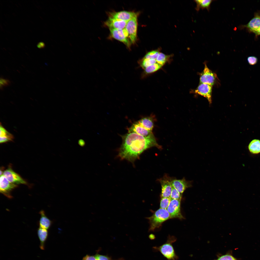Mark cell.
Instances as JSON below:
<instances>
[{"label": "cell", "instance_id": "1", "mask_svg": "<svg viewBox=\"0 0 260 260\" xmlns=\"http://www.w3.org/2000/svg\"><path fill=\"white\" fill-rule=\"evenodd\" d=\"M123 142L118 155L122 159L133 163L141 154L153 147L160 148L154 136L145 137L134 132H130L122 136Z\"/></svg>", "mask_w": 260, "mask_h": 260}, {"label": "cell", "instance_id": "2", "mask_svg": "<svg viewBox=\"0 0 260 260\" xmlns=\"http://www.w3.org/2000/svg\"><path fill=\"white\" fill-rule=\"evenodd\" d=\"M176 237L169 236L165 243L159 246H155L153 249L155 252H159L167 260H177L178 256L176 254L172 244L176 240Z\"/></svg>", "mask_w": 260, "mask_h": 260}, {"label": "cell", "instance_id": "3", "mask_svg": "<svg viewBox=\"0 0 260 260\" xmlns=\"http://www.w3.org/2000/svg\"><path fill=\"white\" fill-rule=\"evenodd\" d=\"M146 218L149 220L150 224L149 230L154 231L160 227L163 222L170 218L167 209L160 208L155 211L151 216Z\"/></svg>", "mask_w": 260, "mask_h": 260}, {"label": "cell", "instance_id": "4", "mask_svg": "<svg viewBox=\"0 0 260 260\" xmlns=\"http://www.w3.org/2000/svg\"><path fill=\"white\" fill-rule=\"evenodd\" d=\"M137 14L127 22L125 28L128 34L131 43L134 44L137 39Z\"/></svg>", "mask_w": 260, "mask_h": 260}, {"label": "cell", "instance_id": "5", "mask_svg": "<svg viewBox=\"0 0 260 260\" xmlns=\"http://www.w3.org/2000/svg\"><path fill=\"white\" fill-rule=\"evenodd\" d=\"M18 186L17 185L9 182L2 175L0 177V192L1 193L9 199L12 198L11 192Z\"/></svg>", "mask_w": 260, "mask_h": 260}, {"label": "cell", "instance_id": "6", "mask_svg": "<svg viewBox=\"0 0 260 260\" xmlns=\"http://www.w3.org/2000/svg\"><path fill=\"white\" fill-rule=\"evenodd\" d=\"M260 28V11L254 13V17L246 24L242 25L239 27V29L246 28L250 33H255Z\"/></svg>", "mask_w": 260, "mask_h": 260}, {"label": "cell", "instance_id": "7", "mask_svg": "<svg viewBox=\"0 0 260 260\" xmlns=\"http://www.w3.org/2000/svg\"><path fill=\"white\" fill-rule=\"evenodd\" d=\"M181 201L180 200L171 199L167 209L169 214L170 218H177L180 219L184 218L181 211Z\"/></svg>", "mask_w": 260, "mask_h": 260}, {"label": "cell", "instance_id": "8", "mask_svg": "<svg viewBox=\"0 0 260 260\" xmlns=\"http://www.w3.org/2000/svg\"><path fill=\"white\" fill-rule=\"evenodd\" d=\"M109 29L113 38L123 42L130 48L131 43L128 39V34L125 28L121 29L109 28Z\"/></svg>", "mask_w": 260, "mask_h": 260}, {"label": "cell", "instance_id": "9", "mask_svg": "<svg viewBox=\"0 0 260 260\" xmlns=\"http://www.w3.org/2000/svg\"><path fill=\"white\" fill-rule=\"evenodd\" d=\"M216 75L205 64L204 68L201 73L200 78L201 83L209 84L212 86L214 84Z\"/></svg>", "mask_w": 260, "mask_h": 260}, {"label": "cell", "instance_id": "10", "mask_svg": "<svg viewBox=\"0 0 260 260\" xmlns=\"http://www.w3.org/2000/svg\"><path fill=\"white\" fill-rule=\"evenodd\" d=\"M3 175L12 183L17 185L26 184V182L10 167L4 171Z\"/></svg>", "mask_w": 260, "mask_h": 260}, {"label": "cell", "instance_id": "11", "mask_svg": "<svg viewBox=\"0 0 260 260\" xmlns=\"http://www.w3.org/2000/svg\"><path fill=\"white\" fill-rule=\"evenodd\" d=\"M171 180L166 177L159 179L162 188L160 195L161 198L170 197L172 187Z\"/></svg>", "mask_w": 260, "mask_h": 260}, {"label": "cell", "instance_id": "12", "mask_svg": "<svg viewBox=\"0 0 260 260\" xmlns=\"http://www.w3.org/2000/svg\"><path fill=\"white\" fill-rule=\"evenodd\" d=\"M212 86L206 84L201 83L195 91V92L206 98L210 104L212 102Z\"/></svg>", "mask_w": 260, "mask_h": 260}, {"label": "cell", "instance_id": "13", "mask_svg": "<svg viewBox=\"0 0 260 260\" xmlns=\"http://www.w3.org/2000/svg\"><path fill=\"white\" fill-rule=\"evenodd\" d=\"M171 182L172 187L182 195L187 188L192 186L191 182L187 181L184 178L181 179L171 180Z\"/></svg>", "mask_w": 260, "mask_h": 260}, {"label": "cell", "instance_id": "14", "mask_svg": "<svg viewBox=\"0 0 260 260\" xmlns=\"http://www.w3.org/2000/svg\"><path fill=\"white\" fill-rule=\"evenodd\" d=\"M134 132L145 137L154 136L152 131L148 130L140 125L137 122L129 129L128 133Z\"/></svg>", "mask_w": 260, "mask_h": 260}, {"label": "cell", "instance_id": "15", "mask_svg": "<svg viewBox=\"0 0 260 260\" xmlns=\"http://www.w3.org/2000/svg\"><path fill=\"white\" fill-rule=\"evenodd\" d=\"M138 14L133 12L123 11L110 13L109 17L127 22Z\"/></svg>", "mask_w": 260, "mask_h": 260}, {"label": "cell", "instance_id": "16", "mask_svg": "<svg viewBox=\"0 0 260 260\" xmlns=\"http://www.w3.org/2000/svg\"><path fill=\"white\" fill-rule=\"evenodd\" d=\"M127 22L124 20L109 17L104 24L109 28L121 29L125 28Z\"/></svg>", "mask_w": 260, "mask_h": 260}, {"label": "cell", "instance_id": "17", "mask_svg": "<svg viewBox=\"0 0 260 260\" xmlns=\"http://www.w3.org/2000/svg\"><path fill=\"white\" fill-rule=\"evenodd\" d=\"M37 234L40 242V248L44 250L45 248V243L48 236L47 229L39 227L37 230Z\"/></svg>", "mask_w": 260, "mask_h": 260}, {"label": "cell", "instance_id": "18", "mask_svg": "<svg viewBox=\"0 0 260 260\" xmlns=\"http://www.w3.org/2000/svg\"><path fill=\"white\" fill-rule=\"evenodd\" d=\"M39 214L40 216L39 222V227L48 229L51 225L52 221L46 216L43 210H41Z\"/></svg>", "mask_w": 260, "mask_h": 260}, {"label": "cell", "instance_id": "19", "mask_svg": "<svg viewBox=\"0 0 260 260\" xmlns=\"http://www.w3.org/2000/svg\"><path fill=\"white\" fill-rule=\"evenodd\" d=\"M0 143H2L10 141L13 139V136L8 132L0 124Z\"/></svg>", "mask_w": 260, "mask_h": 260}, {"label": "cell", "instance_id": "20", "mask_svg": "<svg viewBox=\"0 0 260 260\" xmlns=\"http://www.w3.org/2000/svg\"><path fill=\"white\" fill-rule=\"evenodd\" d=\"M213 1L212 0H194V1L196 4L195 9L197 11H199L200 9L202 10L206 9L209 12L210 9L211 4Z\"/></svg>", "mask_w": 260, "mask_h": 260}, {"label": "cell", "instance_id": "21", "mask_svg": "<svg viewBox=\"0 0 260 260\" xmlns=\"http://www.w3.org/2000/svg\"><path fill=\"white\" fill-rule=\"evenodd\" d=\"M249 152L254 154H258L260 153V140L255 139L252 141L249 144L248 146Z\"/></svg>", "mask_w": 260, "mask_h": 260}, {"label": "cell", "instance_id": "22", "mask_svg": "<svg viewBox=\"0 0 260 260\" xmlns=\"http://www.w3.org/2000/svg\"><path fill=\"white\" fill-rule=\"evenodd\" d=\"M137 122L141 126L146 129L152 131L153 127V123L150 117H145L142 118Z\"/></svg>", "mask_w": 260, "mask_h": 260}, {"label": "cell", "instance_id": "23", "mask_svg": "<svg viewBox=\"0 0 260 260\" xmlns=\"http://www.w3.org/2000/svg\"><path fill=\"white\" fill-rule=\"evenodd\" d=\"M140 66L143 70L152 65L157 63L156 60L143 58L138 62Z\"/></svg>", "mask_w": 260, "mask_h": 260}, {"label": "cell", "instance_id": "24", "mask_svg": "<svg viewBox=\"0 0 260 260\" xmlns=\"http://www.w3.org/2000/svg\"><path fill=\"white\" fill-rule=\"evenodd\" d=\"M157 63L150 66L144 69V73L146 74L154 72L160 69L162 66Z\"/></svg>", "mask_w": 260, "mask_h": 260}, {"label": "cell", "instance_id": "25", "mask_svg": "<svg viewBox=\"0 0 260 260\" xmlns=\"http://www.w3.org/2000/svg\"><path fill=\"white\" fill-rule=\"evenodd\" d=\"M170 56L169 55H166L160 52L158 56L156 59L157 62L158 63L163 65L168 61Z\"/></svg>", "mask_w": 260, "mask_h": 260}, {"label": "cell", "instance_id": "26", "mask_svg": "<svg viewBox=\"0 0 260 260\" xmlns=\"http://www.w3.org/2000/svg\"><path fill=\"white\" fill-rule=\"evenodd\" d=\"M160 52L158 50H152L147 53L143 58L156 60Z\"/></svg>", "mask_w": 260, "mask_h": 260}, {"label": "cell", "instance_id": "27", "mask_svg": "<svg viewBox=\"0 0 260 260\" xmlns=\"http://www.w3.org/2000/svg\"><path fill=\"white\" fill-rule=\"evenodd\" d=\"M171 200L170 197L161 198L160 201V208L167 209Z\"/></svg>", "mask_w": 260, "mask_h": 260}, {"label": "cell", "instance_id": "28", "mask_svg": "<svg viewBox=\"0 0 260 260\" xmlns=\"http://www.w3.org/2000/svg\"><path fill=\"white\" fill-rule=\"evenodd\" d=\"M182 195L175 188L172 187L170 198L171 199L181 200Z\"/></svg>", "mask_w": 260, "mask_h": 260}, {"label": "cell", "instance_id": "29", "mask_svg": "<svg viewBox=\"0 0 260 260\" xmlns=\"http://www.w3.org/2000/svg\"><path fill=\"white\" fill-rule=\"evenodd\" d=\"M10 81L8 79L0 78V87L1 89L2 90L4 87L7 86L10 84Z\"/></svg>", "mask_w": 260, "mask_h": 260}, {"label": "cell", "instance_id": "30", "mask_svg": "<svg viewBox=\"0 0 260 260\" xmlns=\"http://www.w3.org/2000/svg\"><path fill=\"white\" fill-rule=\"evenodd\" d=\"M247 61L248 64L251 65L256 64L258 62V58L254 56H250L247 58Z\"/></svg>", "mask_w": 260, "mask_h": 260}, {"label": "cell", "instance_id": "31", "mask_svg": "<svg viewBox=\"0 0 260 260\" xmlns=\"http://www.w3.org/2000/svg\"><path fill=\"white\" fill-rule=\"evenodd\" d=\"M217 260H237L231 255L227 254L220 257Z\"/></svg>", "mask_w": 260, "mask_h": 260}, {"label": "cell", "instance_id": "32", "mask_svg": "<svg viewBox=\"0 0 260 260\" xmlns=\"http://www.w3.org/2000/svg\"><path fill=\"white\" fill-rule=\"evenodd\" d=\"M95 256L97 260H110L108 257L103 255L97 254Z\"/></svg>", "mask_w": 260, "mask_h": 260}, {"label": "cell", "instance_id": "33", "mask_svg": "<svg viewBox=\"0 0 260 260\" xmlns=\"http://www.w3.org/2000/svg\"><path fill=\"white\" fill-rule=\"evenodd\" d=\"M83 260H97L95 256L86 255L83 258Z\"/></svg>", "mask_w": 260, "mask_h": 260}, {"label": "cell", "instance_id": "34", "mask_svg": "<svg viewBox=\"0 0 260 260\" xmlns=\"http://www.w3.org/2000/svg\"><path fill=\"white\" fill-rule=\"evenodd\" d=\"M43 43H40L38 44L37 45V46L39 48H41L44 47V45L43 44Z\"/></svg>", "mask_w": 260, "mask_h": 260}, {"label": "cell", "instance_id": "35", "mask_svg": "<svg viewBox=\"0 0 260 260\" xmlns=\"http://www.w3.org/2000/svg\"><path fill=\"white\" fill-rule=\"evenodd\" d=\"M254 34L256 38L260 35V28Z\"/></svg>", "mask_w": 260, "mask_h": 260}]
</instances>
